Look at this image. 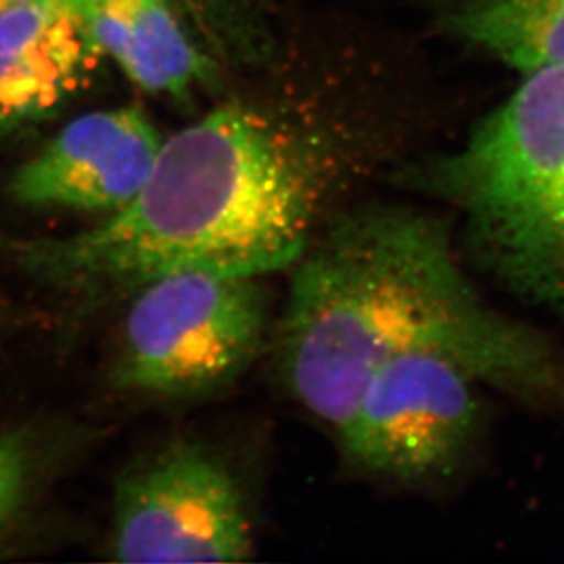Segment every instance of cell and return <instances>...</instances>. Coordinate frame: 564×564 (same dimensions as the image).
I'll list each match as a JSON object with an SVG mask.
<instances>
[{
    "instance_id": "3",
    "label": "cell",
    "mask_w": 564,
    "mask_h": 564,
    "mask_svg": "<svg viewBox=\"0 0 564 564\" xmlns=\"http://www.w3.org/2000/svg\"><path fill=\"white\" fill-rule=\"evenodd\" d=\"M267 330L260 278L172 272L139 285L121 335L119 378L141 393L185 397L243 373Z\"/></svg>"
},
{
    "instance_id": "2",
    "label": "cell",
    "mask_w": 564,
    "mask_h": 564,
    "mask_svg": "<svg viewBox=\"0 0 564 564\" xmlns=\"http://www.w3.org/2000/svg\"><path fill=\"white\" fill-rule=\"evenodd\" d=\"M335 152L246 108L214 110L161 144L143 188L94 229L28 247L69 288H133L172 272L291 271L327 227Z\"/></svg>"
},
{
    "instance_id": "10",
    "label": "cell",
    "mask_w": 564,
    "mask_h": 564,
    "mask_svg": "<svg viewBox=\"0 0 564 564\" xmlns=\"http://www.w3.org/2000/svg\"><path fill=\"white\" fill-rule=\"evenodd\" d=\"M480 261L510 291L564 319V149L543 202Z\"/></svg>"
},
{
    "instance_id": "7",
    "label": "cell",
    "mask_w": 564,
    "mask_h": 564,
    "mask_svg": "<svg viewBox=\"0 0 564 564\" xmlns=\"http://www.w3.org/2000/svg\"><path fill=\"white\" fill-rule=\"evenodd\" d=\"M101 54L63 0H15L0 11V133L54 116Z\"/></svg>"
},
{
    "instance_id": "12",
    "label": "cell",
    "mask_w": 564,
    "mask_h": 564,
    "mask_svg": "<svg viewBox=\"0 0 564 564\" xmlns=\"http://www.w3.org/2000/svg\"><path fill=\"white\" fill-rule=\"evenodd\" d=\"M15 0H0V11L6 10L8 6L13 4Z\"/></svg>"
},
{
    "instance_id": "5",
    "label": "cell",
    "mask_w": 564,
    "mask_h": 564,
    "mask_svg": "<svg viewBox=\"0 0 564 564\" xmlns=\"http://www.w3.org/2000/svg\"><path fill=\"white\" fill-rule=\"evenodd\" d=\"M252 550L240 486L199 447H169L133 468L118 488L116 561L241 563Z\"/></svg>"
},
{
    "instance_id": "9",
    "label": "cell",
    "mask_w": 564,
    "mask_h": 564,
    "mask_svg": "<svg viewBox=\"0 0 564 564\" xmlns=\"http://www.w3.org/2000/svg\"><path fill=\"white\" fill-rule=\"evenodd\" d=\"M447 24L524 75L564 68V0H455Z\"/></svg>"
},
{
    "instance_id": "11",
    "label": "cell",
    "mask_w": 564,
    "mask_h": 564,
    "mask_svg": "<svg viewBox=\"0 0 564 564\" xmlns=\"http://www.w3.org/2000/svg\"><path fill=\"white\" fill-rule=\"evenodd\" d=\"M26 449L15 438H0V528L13 516L26 486Z\"/></svg>"
},
{
    "instance_id": "1",
    "label": "cell",
    "mask_w": 564,
    "mask_h": 564,
    "mask_svg": "<svg viewBox=\"0 0 564 564\" xmlns=\"http://www.w3.org/2000/svg\"><path fill=\"white\" fill-rule=\"evenodd\" d=\"M276 344L289 393L333 435L369 377L416 349L447 352L527 404L564 410L563 352L486 302L449 230L408 208L330 219L291 269Z\"/></svg>"
},
{
    "instance_id": "4",
    "label": "cell",
    "mask_w": 564,
    "mask_h": 564,
    "mask_svg": "<svg viewBox=\"0 0 564 564\" xmlns=\"http://www.w3.org/2000/svg\"><path fill=\"white\" fill-rule=\"evenodd\" d=\"M480 386L447 352H402L364 383L336 442L349 463L375 477L402 485L449 477L479 438Z\"/></svg>"
},
{
    "instance_id": "6",
    "label": "cell",
    "mask_w": 564,
    "mask_h": 564,
    "mask_svg": "<svg viewBox=\"0 0 564 564\" xmlns=\"http://www.w3.org/2000/svg\"><path fill=\"white\" fill-rule=\"evenodd\" d=\"M161 144L141 108L86 113L17 169L10 196L24 207L118 213L143 188Z\"/></svg>"
},
{
    "instance_id": "8",
    "label": "cell",
    "mask_w": 564,
    "mask_h": 564,
    "mask_svg": "<svg viewBox=\"0 0 564 564\" xmlns=\"http://www.w3.org/2000/svg\"><path fill=\"white\" fill-rule=\"evenodd\" d=\"M85 24L102 54L112 55L143 90L187 96L207 66L169 0H63Z\"/></svg>"
}]
</instances>
